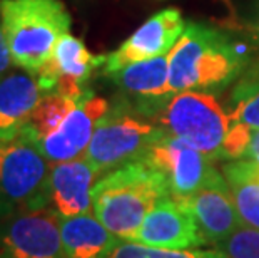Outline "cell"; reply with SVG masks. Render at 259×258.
Instances as JSON below:
<instances>
[{
  "label": "cell",
  "instance_id": "6da1fadb",
  "mask_svg": "<svg viewBox=\"0 0 259 258\" xmlns=\"http://www.w3.org/2000/svg\"><path fill=\"white\" fill-rule=\"evenodd\" d=\"M247 51L211 25L187 22L169 52L170 94L183 91H221L247 67Z\"/></svg>",
  "mask_w": 259,
  "mask_h": 258
},
{
  "label": "cell",
  "instance_id": "7a4b0ae2",
  "mask_svg": "<svg viewBox=\"0 0 259 258\" xmlns=\"http://www.w3.org/2000/svg\"><path fill=\"white\" fill-rule=\"evenodd\" d=\"M169 196L166 176L146 159L102 174L92 190V211L119 240H129L162 198Z\"/></svg>",
  "mask_w": 259,
  "mask_h": 258
},
{
  "label": "cell",
  "instance_id": "3957f363",
  "mask_svg": "<svg viewBox=\"0 0 259 258\" xmlns=\"http://www.w3.org/2000/svg\"><path fill=\"white\" fill-rule=\"evenodd\" d=\"M0 24L14 65L35 76L70 32L72 19L60 0H0Z\"/></svg>",
  "mask_w": 259,
  "mask_h": 258
},
{
  "label": "cell",
  "instance_id": "277c9868",
  "mask_svg": "<svg viewBox=\"0 0 259 258\" xmlns=\"http://www.w3.org/2000/svg\"><path fill=\"white\" fill-rule=\"evenodd\" d=\"M164 129L134 107L127 97L111 102L99 121L85 151V158L97 173L106 174L124 164L144 159Z\"/></svg>",
  "mask_w": 259,
  "mask_h": 258
},
{
  "label": "cell",
  "instance_id": "5b68a950",
  "mask_svg": "<svg viewBox=\"0 0 259 258\" xmlns=\"http://www.w3.org/2000/svg\"><path fill=\"white\" fill-rule=\"evenodd\" d=\"M52 163L25 133L0 142V218L51 206Z\"/></svg>",
  "mask_w": 259,
  "mask_h": 258
},
{
  "label": "cell",
  "instance_id": "8992f818",
  "mask_svg": "<svg viewBox=\"0 0 259 258\" xmlns=\"http://www.w3.org/2000/svg\"><path fill=\"white\" fill-rule=\"evenodd\" d=\"M154 119L164 133L186 141L214 161L223 159L231 118L212 92L183 91L172 94L154 114Z\"/></svg>",
  "mask_w": 259,
  "mask_h": 258
},
{
  "label": "cell",
  "instance_id": "52a82bcc",
  "mask_svg": "<svg viewBox=\"0 0 259 258\" xmlns=\"http://www.w3.org/2000/svg\"><path fill=\"white\" fill-rule=\"evenodd\" d=\"M0 258H64L60 216L47 206L0 218Z\"/></svg>",
  "mask_w": 259,
  "mask_h": 258
},
{
  "label": "cell",
  "instance_id": "ba28073f",
  "mask_svg": "<svg viewBox=\"0 0 259 258\" xmlns=\"http://www.w3.org/2000/svg\"><path fill=\"white\" fill-rule=\"evenodd\" d=\"M144 159L161 169L169 195L178 201L192 196L218 173L214 159L167 133L154 142Z\"/></svg>",
  "mask_w": 259,
  "mask_h": 258
},
{
  "label": "cell",
  "instance_id": "9c48e42d",
  "mask_svg": "<svg viewBox=\"0 0 259 258\" xmlns=\"http://www.w3.org/2000/svg\"><path fill=\"white\" fill-rule=\"evenodd\" d=\"M106 56H94L79 37L62 35L56 44L52 57L35 74V79L44 91L62 92V94L80 97L91 87L87 86L99 67H104Z\"/></svg>",
  "mask_w": 259,
  "mask_h": 258
},
{
  "label": "cell",
  "instance_id": "30bf717a",
  "mask_svg": "<svg viewBox=\"0 0 259 258\" xmlns=\"http://www.w3.org/2000/svg\"><path fill=\"white\" fill-rule=\"evenodd\" d=\"M186 24L179 9L169 7L149 17L134 34H131L115 51L106 54L104 76L141 60L169 54L181 39Z\"/></svg>",
  "mask_w": 259,
  "mask_h": 258
},
{
  "label": "cell",
  "instance_id": "8fae6325",
  "mask_svg": "<svg viewBox=\"0 0 259 258\" xmlns=\"http://www.w3.org/2000/svg\"><path fill=\"white\" fill-rule=\"evenodd\" d=\"M129 241L166 250H192L207 245L191 210L170 195L147 213Z\"/></svg>",
  "mask_w": 259,
  "mask_h": 258
},
{
  "label": "cell",
  "instance_id": "7c38bea8",
  "mask_svg": "<svg viewBox=\"0 0 259 258\" xmlns=\"http://www.w3.org/2000/svg\"><path fill=\"white\" fill-rule=\"evenodd\" d=\"M111 102L94 94L92 89L77 102L59 128L37 142L52 164L85 155L97 123L109 111Z\"/></svg>",
  "mask_w": 259,
  "mask_h": 258
},
{
  "label": "cell",
  "instance_id": "4fadbf2b",
  "mask_svg": "<svg viewBox=\"0 0 259 258\" xmlns=\"http://www.w3.org/2000/svg\"><path fill=\"white\" fill-rule=\"evenodd\" d=\"M124 97L152 118L172 96L169 89V54L141 60L107 76Z\"/></svg>",
  "mask_w": 259,
  "mask_h": 258
},
{
  "label": "cell",
  "instance_id": "5bb4252c",
  "mask_svg": "<svg viewBox=\"0 0 259 258\" xmlns=\"http://www.w3.org/2000/svg\"><path fill=\"white\" fill-rule=\"evenodd\" d=\"M179 201H183L194 215L207 245L226 238L242 225L228 181L219 171L199 191Z\"/></svg>",
  "mask_w": 259,
  "mask_h": 258
},
{
  "label": "cell",
  "instance_id": "9a60e30c",
  "mask_svg": "<svg viewBox=\"0 0 259 258\" xmlns=\"http://www.w3.org/2000/svg\"><path fill=\"white\" fill-rule=\"evenodd\" d=\"M101 174L85 156L52 164L49 196L51 208L59 216H74L92 211V190Z\"/></svg>",
  "mask_w": 259,
  "mask_h": 258
},
{
  "label": "cell",
  "instance_id": "2e32d148",
  "mask_svg": "<svg viewBox=\"0 0 259 258\" xmlns=\"http://www.w3.org/2000/svg\"><path fill=\"white\" fill-rule=\"evenodd\" d=\"M42 96L35 76L19 67L0 81V142L15 138L24 129Z\"/></svg>",
  "mask_w": 259,
  "mask_h": 258
},
{
  "label": "cell",
  "instance_id": "e0dca14e",
  "mask_svg": "<svg viewBox=\"0 0 259 258\" xmlns=\"http://www.w3.org/2000/svg\"><path fill=\"white\" fill-rule=\"evenodd\" d=\"M64 258H104L119 243L94 211L60 216Z\"/></svg>",
  "mask_w": 259,
  "mask_h": 258
},
{
  "label": "cell",
  "instance_id": "ac0fdd59",
  "mask_svg": "<svg viewBox=\"0 0 259 258\" xmlns=\"http://www.w3.org/2000/svg\"><path fill=\"white\" fill-rule=\"evenodd\" d=\"M223 173L242 223L259 230V161L233 159Z\"/></svg>",
  "mask_w": 259,
  "mask_h": 258
},
{
  "label": "cell",
  "instance_id": "d6986e66",
  "mask_svg": "<svg viewBox=\"0 0 259 258\" xmlns=\"http://www.w3.org/2000/svg\"><path fill=\"white\" fill-rule=\"evenodd\" d=\"M84 96L75 97V96L62 94V92H49V94H44L22 131H25L27 134L32 136L38 142L40 139L46 138V136L54 133L64 123V119L69 116L70 111H72L77 106V102Z\"/></svg>",
  "mask_w": 259,
  "mask_h": 258
},
{
  "label": "cell",
  "instance_id": "ffe728a7",
  "mask_svg": "<svg viewBox=\"0 0 259 258\" xmlns=\"http://www.w3.org/2000/svg\"><path fill=\"white\" fill-rule=\"evenodd\" d=\"M228 113L231 123H239L251 131L259 129V60L247 65L236 81Z\"/></svg>",
  "mask_w": 259,
  "mask_h": 258
},
{
  "label": "cell",
  "instance_id": "44dd1931",
  "mask_svg": "<svg viewBox=\"0 0 259 258\" xmlns=\"http://www.w3.org/2000/svg\"><path fill=\"white\" fill-rule=\"evenodd\" d=\"M104 258H224L216 250H166L141 245L136 241L119 240V243Z\"/></svg>",
  "mask_w": 259,
  "mask_h": 258
},
{
  "label": "cell",
  "instance_id": "7402d4cb",
  "mask_svg": "<svg viewBox=\"0 0 259 258\" xmlns=\"http://www.w3.org/2000/svg\"><path fill=\"white\" fill-rule=\"evenodd\" d=\"M224 258H259V230L242 223L228 237L212 243Z\"/></svg>",
  "mask_w": 259,
  "mask_h": 258
},
{
  "label": "cell",
  "instance_id": "603a6c76",
  "mask_svg": "<svg viewBox=\"0 0 259 258\" xmlns=\"http://www.w3.org/2000/svg\"><path fill=\"white\" fill-rule=\"evenodd\" d=\"M12 65H14L12 54H10L7 39H5V34L2 30V24H0V81L12 70Z\"/></svg>",
  "mask_w": 259,
  "mask_h": 258
},
{
  "label": "cell",
  "instance_id": "cb8c5ba5",
  "mask_svg": "<svg viewBox=\"0 0 259 258\" xmlns=\"http://www.w3.org/2000/svg\"><path fill=\"white\" fill-rule=\"evenodd\" d=\"M241 159H252V161H259V129L252 131L249 142L246 146V151Z\"/></svg>",
  "mask_w": 259,
  "mask_h": 258
},
{
  "label": "cell",
  "instance_id": "d4e9b609",
  "mask_svg": "<svg viewBox=\"0 0 259 258\" xmlns=\"http://www.w3.org/2000/svg\"><path fill=\"white\" fill-rule=\"evenodd\" d=\"M249 32H251L252 41H254V44L259 47V5L254 10V15H252V19L249 22Z\"/></svg>",
  "mask_w": 259,
  "mask_h": 258
}]
</instances>
